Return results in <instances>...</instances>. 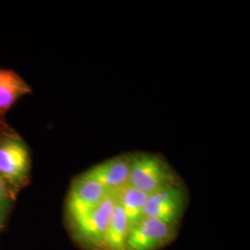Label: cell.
Instances as JSON below:
<instances>
[{"instance_id": "cell-1", "label": "cell", "mask_w": 250, "mask_h": 250, "mask_svg": "<svg viewBox=\"0 0 250 250\" xmlns=\"http://www.w3.org/2000/svg\"><path fill=\"white\" fill-rule=\"evenodd\" d=\"M179 183L178 174L163 158L145 152L130 154V187L150 196Z\"/></svg>"}, {"instance_id": "cell-2", "label": "cell", "mask_w": 250, "mask_h": 250, "mask_svg": "<svg viewBox=\"0 0 250 250\" xmlns=\"http://www.w3.org/2000/svg\"><path fill=\"white\" fill-rule=\"evenodd\" d=\"M116 205V196L110 195L89 214L69 228L72 239L84 250H100L110 218Z\"/></svg>"}, {"instance_id": "cell-3", "label": "cell", "mask_w": 250, "mask_h": 250, "mask_svg": "<svg viewBox=\"0 0 250 250\" xmlns=\"http://www.w3.org/2000/svg\"><path fill=\"white\" fill-rule=\"evenodd\" d=\"M111 194L98 182L87 178L83 174L72 181L69 190L66 205L65 219L68 228L89 214Z\"/></svg>"}, {"instance_id": "cell-4", "label": "cell", "mask_w": 250, "mask_h": 250, "mask_svg": "<svg viewBox=\"0 0 250 250\" xmlns=\"http://www.w3.org/2000/svg\"><path fill=\"white\" fill-rule=\"evenodd\" d=\"M30 169V154L25 144L15 137L0 140V177L13 194L28 183Z\"/></svg>"}, {"instance_id": "cell-5", "label": "cell", "mask_w": 250, "mask_h": 250, "mask_svg": "<svg viewBox=\"0 0 250 250\" xmlns=\"http://www.w3.org/2000/svg\"><path fill=\"white\" fill-rule=\"evenodd\" d=\"M188 204V190L181 182L148 196L144 208V216L180 227Z\"/></svg>"}, {"instance_id": "cell-6", "label": "cell", "mask_w": 250, "mask_h": 250, "mask_svg": "<svg viewBox=\"0 0 250 250\" xmlns=\"http://www.w3.org/2000/svg\"><path fill=\"white\" fill-rule=\"evenodd\" d=\"M179 227L158 219L143 217L130 228L126 250H160L174 241Z\"/></svg>"}, {"instance_id": "cell-7", "label": "cell", "mask_w": 250, "mask_h": 250, "mask_svg": "<svg viewBox=\"0 0 250 250\" xmlns=\"http://www.w3.org/2000/svg\"><path fill=\"white\" fill-rule=\"evenodd\" d=\"M116 195L129 185L130 155H122L103 161L82 173Z\"/></svg>"}, {"instance_id": "cell-8", "label": "cell", "mask_w": 250, "mask_h": 250, "mask_svg": "<svg viewBox=\"0 0 250 250\" xmlns=\"http://www.w3.org/2000/svg\"><path fill=\"white\" fill-rule=\"evenodd\" d=\"M31 93V88L18 73L0 68V114L8 111L19 99Z\"/></svg>"}, {"instance_id": "cell-9", "label": "cell", "mask_w": 250, "mask_h": 250, "mask_svg": "<svg viewBox=\"0 0 250 250\" xmlns=\"http://www.w3.org/2000/svg\"><path fill=\"white\" fill-rule=\"evenodd\" d=\"M129 232L130 224L127 217L116 202L100 250H126Z\"/></svg>"}, {"instance_id": "cell-10", "label": "cell", "mask_w": 250, "mask_h": 250, "mask_svg": "<svg viewBox=\"0 0 250 250\" xmlns=\"http://www.w3.org/2000/svg\"><path fill=\"white\" fill-rule=\"evenodd\" d=\"M115 196L117 204L122 208L126 215L130 228L145 217L144 208L148 197L146 194L128 185Z\"/></svg>"}, {"instance_id": "cell-11", "label": "cell", "mask_w": 250, "mask_h": 250, "mask_svg": "<svg viewBox=\"0 0 250 250\" xmlns=\"http://www.w3.org/2000/svg\"><path fill=\"white\" fill-rule=\"evenodd\" d=\"M13 197V192L9 189L5 181L0 177V231L4 228L8 220Z\"/></svg>"}]
</instances>
